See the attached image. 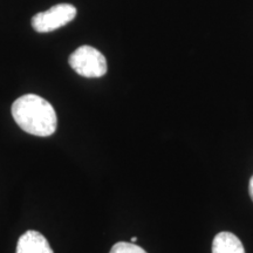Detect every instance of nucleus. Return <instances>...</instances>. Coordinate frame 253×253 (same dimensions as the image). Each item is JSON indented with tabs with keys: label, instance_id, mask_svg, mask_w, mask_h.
<instances>
[{
	"label": "nucleus",
	"instance_id": "nucleus-6",
	"mask_svg": "<svg viewBox=\"0 0 253 253\" xmlns=\"http://www.w3.org/2000/svg\"><path fill=\"white\" fill-rule=\"evenodd\" d=\"M109 253H147L140 246L135 245V243L119 242L113 246Z\"/></svg>",
	"mask_w": 253,
	"mask_h": 253
},
{
	"label": "nucleus",
	"instance_id": "nucleus-4",
	"mask_svg": "<svg viewBox=\"0 0 253 253\" xmlns=\"http://www.w3.org/2000/svg\"><path fill=\"white\" fill-rule=\"evenodd\" d=\"M17 253H54L48 240L40 232L28 230L20 237L17 244Z\"/></svg>",
	"mask_w": 253,
	"mask_h": 253
},
{
	"label": "nucleus",
	"instance_id": "nucleus-2",
	"mask_svg": "<svg viewBox=\"0 0 253 253\" xmlns=\"http://www.w3.org/2000/svg\"><path fill=\"white\" fill-rule=\"evenodd\" d=\"M69 65L84 78H101L107 73V60L100 50L91 46H81L69 56Z\"/></svg>",
	"mask_w": 253,
	"mask_h": 253
},
{
	"label": "nucleus",
	"instance_id": "nucleus-5",
	"mask_svg": "<svg viewBox=\"0 0 253 253\" xmlns=\"http://www.w3.org/2000/svg\"><path fill=\"white\" fill-rule=\"evenodd\" d=\"M212 253H245L244 246L231 232H220L213 238Z\"/></svg>",
	"mask_w": 253,
	"mask_h": 253
},
{
	"label": "nucleus",
	"instance_id": "nucleus-3",
	"mask_svg": "<svg viewBox=\"0 0 253 253\" xmlns=\"http://www.w3.org/2000/svg\"><path fill=\"white\" fill-rule=\"evenodd\" d=\"M77 15V8L71 4H58L48 11L40 12L32 19V26L39 33L58 30L71 23Z\"/></svg>",
	"mask_w": 253,
	"mask_h": 253
},
{
	"label": "nucleus",
	"instance_id": "nucleus-7",
	"mask_svg": "<svg viewBox=\"0 0 253 253\" xmlns=\"http://www.w3.org/2000/svg\"><path fill=\"white\" fill-rule=\"evenodd\" d=\"M249 192H250V196H251V198H252V201H253V176L251 177V179H250Z\"/></svg>",
	"mask_w": 253,
	"mask_h": 253
},
{
	"label": "nucleus",
	"instance_id": "nucleus-1",
	"mask_svg": "<svg viewBox=\"0 0 253 253\" xmlns=\"http://www.w3.org/2000/svg\"><path fill=\"white\" fill-rule=\"evenodd\" d=\"M12 116L27 134L47 137L56 130L58 119L48 101L36 94H26L12 104Z\"/></svg>",
	"mask_w": 253,
	"mask_h": 253
},
{
	"label": "nucleus",
	"instance_id": "nucleus-8",
	"mask_svg": "<svg viewBox=\"0 0 253 253\" xmlns=\"http://www.w3.org/2000/svg\"><path fill=\"white\" fill-rule=\"evenodd\" d=\"M136 240H137V238H136V237H132L130 242H131V243H136Z\"/></svg>",
	"mask_w": 253,
	"mask_h": 253
}]
</instances>
